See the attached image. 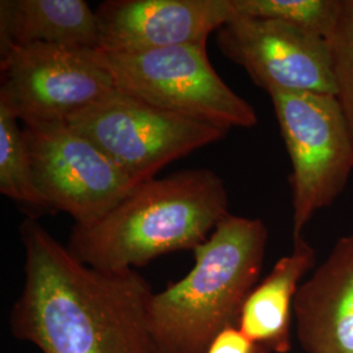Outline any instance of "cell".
<instances>
[{
  "instance_id": "cell-12",
  "label": "cell",
  "mask_w": 353,
  "mask_h": 353,
  "mask_svg": "<svg viewBox=\"0 0 353 353\" xmlns=\"http://www.w3.org/2000/svg\"><path fill=\"white\" fill-rule=\"evenodd\" d=\"M316 265V250L303 237L261 280L241 309L237 327L270 353L292 350L290 327L294 297L303 276Z\"/></svg>"
},
{
  "instance_id": "cell-10",
  "label": "cell",
  "mask_w": 353,
  "mask_h": 353,
  "mask_svg": "<svg viewBox=\"0 0 353 353\" xmlns=\"http://www.w3.org/2000/svg\"><path fill=\"white\" fill-rule=\"evenodd\" d=\"M99 49L143 52L182 45L207 46L234 17L232 0H106L97 10Z\"/></svg>"
},
{
  "instance_id": "cell-6",
  "label": "cell",
  "mask_w": 353,
  "mask_h": 353,
  "mask_svg": "<svg viewBox=\"0 0 353 353\" xmlns=\"http://www.w3.org/2000/svg\"><path fill=\"white\" fill-rule=\"evenodd\" d=\"M67 123L138 185L228 134L220 127L166 112L118 89L70 115Z\"/></svg>"
},
{
  "instance_id": "cell-9",
  "label": "cell",
  "mask_w": 353,
  "mask_h": 353,
  "mask_svg": "<svg viewBox=\"0 0 353 353\" xmlns=\"http://www.w3.org/2000/svg\"><path fill=\"white\" fill-rule=\"evenodd\" d=\"M217 45L268 94L335 96L326 38L278 20L233 17L219 29Z\"/></svg>"
},
{
  "instance_id": "cell-17",
  "label": "cell",
  "mask_w": 353,
  "mask_h": 353,
  "mask_svg": "<svg viewBox=\"0 0 353 353\" xmlns=\"http://www.w3.org/2000/svg\"><path fill=\"white\" fill-rule=\"evenodd\" d=\"M205 353H270L262 345L248 338L237 326L224 328L211 344Z\"/></svg>"
},
{
  "instance_id": "cell-3",
  "label": "cell",
  "mask_w": 353,
  "mask_h": 353,
  "mask_svg": "<svg viewBox=\"0 0 353 353\" xmlns=\"http://www.w3.org/2000/svg\"><path fill=\"white\" fill-rule=\"evenodd\" d=\"M268 242L261 219L229 214L195 250L189 274L152 294L150 328L160 353H205L214 338L237 326L259 283Z\"/></svg>"
},
{
  "instance_id": "cell-11",
  "label": "cell",
  "mask_w": 353,
  "mask_h": 353,
  "mask_svg": "<svg viewBox=\"0 0 353 353\" xmlns=\"http://www.w3.org/2000/svg\"><path fill=\"white\" fill-rule=\"evenodd\" d=\"M296 334L306 353H353V234L336 241L294 297Z\"/></svg>"
},
{
  "instance_id": "cell-15",
  "label": "cell",
  "mask_w": 353,
  "mask_h": 353,
  "mask_svg": "<svg viewBox=\"0 0 353 353\" xmlns=\"http://www.w3.org/2000/svg\"><path fill=\"white\" fill-rule=\"evenodd\" d=\"M341 6V0H232L234 17L278 20L326 39L338 21Z\"/></svg>"
},
{
  "instance_id": "cell-14",
  "label": "cell",
  "mask_w": 353,
  "mask_h": 353,
  "mask_svg": "<svg viewBox=\"0 0 353 353\" xmlns=\"http://www.w3.org/2000/svg\"><path fill=\"white\" fill-rule=\"evenodd\" d=\"M0 192L32 211L50 207L38 189L32 159L19 119L0 108Z\"/></svg>"
},
{
  "instance_id": "cell-2",
  "label": "cell",
  "mask_w": 353,
  "mask_h": 353,
  "mask_svg": "<svg viewBox=\"0 0 353 353\" xmlns=\"http://www.w3.org/2000/svg\"><path fill=\"white\" fill-rule=\"evenodd\" d=\"M229 214L221 176L181 170L137 185L97 221L75 225L67 248L101 271H138L166 254L194 252Z\"/></svg>"
},
{
  "instance_id": "cell-5",
  "label": "cell",
  "mask_w": 353,
  "mask_h": 353,
  "mask_svg": "<svg viewBox=\"0 0 353 353\" xmlns=\"http://www.w3.org/2000/svg\"><path fill=\"white\" fill-rule=\"evenodd\" d=\"M290 156L293 241L313 216L341 196L353 170V143L335 96L268 94Z\"/></svg>"
},
{
  "instance_id": "cell-1",
  "label": "cell",
  "mask_w": 353,
  "mask_h": 353,
  "mask_svg": "<svg viewBox=\"0 0 353 353\" xmlns=\"http://www.w3.org/2000/svg\"><path fill=\"white\" fill-rule=\"evenodd\" d=\"M20 236L24 284L10 316L16 339L42 353H160L148 318L153 292L138 271L83 263L32 216Z\"/></svg>"
},
{
  "instance_id": "cell-8",
  "label": "cell",
  "mask_w": 353,
  "mask_h": 353,
  "mask_svg": "<svg viewBox=\"0 0 353 353\" xmlns=\"http://www.w3.org/2000/svg\"><path fill=\"white\" fill-rule=\"evenodd\" d=\"M23 131L38 189L75 225L97 221L138 185L67 121L28 122Z\"/></svg>"
},
{
  "instance_id": "cell-13",
  "label": "cell",
  "mask_w": 353,
  "mask_h": 353,
  "mask_svg": "<svg viewBox=\"0 0 353 353\" xmlns=\"http://www.w3.org/2000/svg\"><path fill=\"white\" fill-rule=\"evenodd\" d=\"M33 43L99 49V21L84 0H1L0 54Z\"/></svg>"
},
{
  "instance_id": "cell-16",
  "label": "cell",
  "mask_w": 353,
  "mask_h": 353,
  "mask_svg": "<svg viewBox=\"0 0 353 353\" xmlns=\"http://www.w3.org/2000/svg\"><path fill=\"white\" fill-rule=\"evenodd\" d=\"M327 43L335 99L353 143V0H341L339 17Z\"/></svg>"
},
{
  "instance_id": "cell-7",
  "label": "cell",
  "mask_w": 353,
  "mask_h": 353,
  "mask_svg": "<svg viewBox=\"0 0 353 353\" xmlns=\"http://www.w3.org/2000/svg\"><path fill=\"white\" fill-rule=\"evenodd\" d=\"M0 108L24 123L67 121L117 90L97 49L33 43L0 54Z\"/></svg>"
},
{
  "instance_id": "cell-4",
  "label": "cell",
  "mask_w": 353,
  "mask_h": 353,
  "mask_svg": "<svg viewBox=\"0 0 353 353\" xmlns=\"http://www.w3.org/2000/svg\"><path fill=\"white\" fill-rule=\"evenodd\" d=\"M97 55L125 94L228 132L258 123L252 103L216 72L207 46L182 45L128 54L97 49Z\"/></svg>"
}]
</instances>
